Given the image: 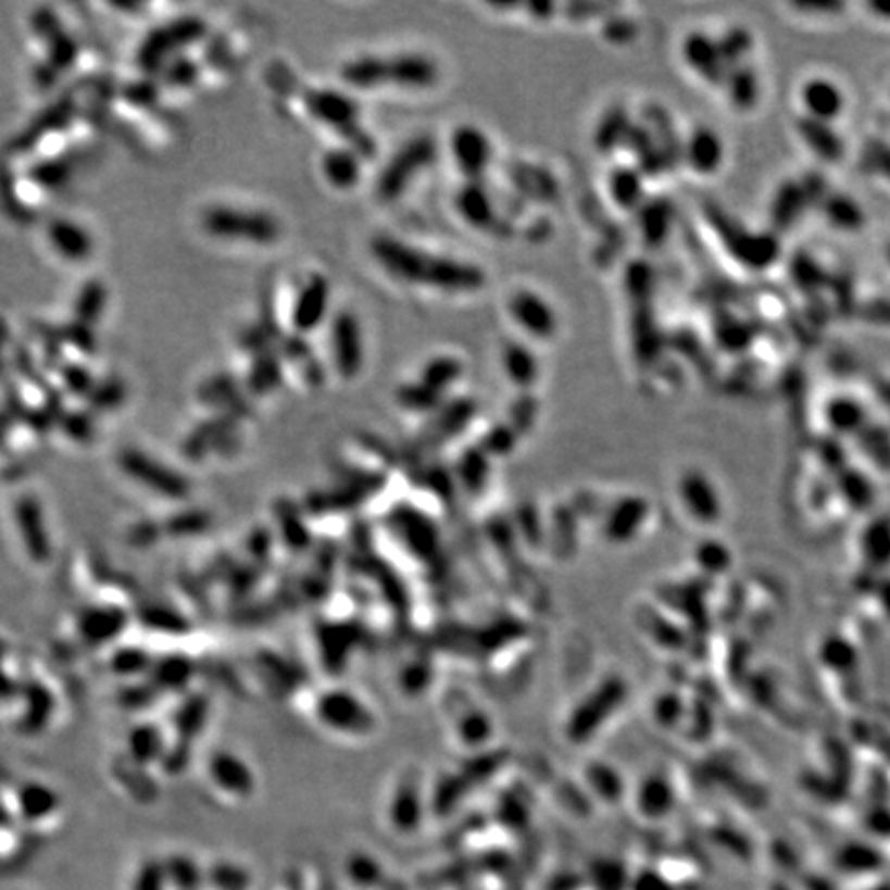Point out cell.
I'll use <instances>...</instances> for the list:
<instances>
[{
	"instance_id": "30bf717a",
	"label": "cell",
	"mask_w": 890,
	"mask_h": 890,
	"mask_svg": "<svg viewBox=\"0 0 890 890\" xmlns=\"http://www.w3.org/2000/svg\"><path fill=\"white\" fill-rule=\"evenodd\" d=\"M330 283L322 275H312L297 291L291 322L301 335L317 330L330 314Z\"/></svg>"
},
{
	"instance_id": "60d3db41",
	"label": "cell",
	"mask_w": 890,
	"mask_h": 890,
	"mask_svg": "<svg viewBox=\"0 0 890 890\" xmlns=\"http://www.w3.org/2000/svg\"><path fill=\"white\" fill-rule=\"evenodd\" d=\"M4 337H7V328H4V322L0 319V351H2V344H4Z\"/></svg>"
},
{
	"instance_id": "836d02e7",
	"label": "cell",
	"mask_w": 890,
	"mask_h": 890,
	"mask_svg": "<svg viewBox=\"0 0 890 890\" xmlns=\"http://www.w3.org/2000/svg\"><path fill=\"white\" fill-rule=\"evenodd\" d=\"M64 330H66V335H64L66 342H68L75 351H79L80 355H96L98 342H96V337H93V333H91L89 326H85V324H80V322L75 319V322L68 324Z\"/></svg>"
},
{
	"instance_id": "ab89813d",
	"label": "cell",
	"mask_w": 890,
	"mask_h": 890,
	"mask_svg": "<svg viewBox=\"0 0 890 890\" xmlns=\"http://www.w3.org/2000/svg\"><path fill=\"white\" fill-rule=\"evenodd\" d=\"M204 528L202 515L200 514H181L172 517L170 522V532L172 535H195Z\"/></svg>"
},
{
	"instance_id": "5b68a950",
	"label": "cell",
	"mask_w": 890,
	"mask_h": 890,
	"mask_svg": "<svg viewBox=\"0 0 890 890\" xmlns=\"http://www.w3.org/2000/svg\"><path fill=\"white\" fill-rule=\"evenodd\" d=\"M120 466L126 475L133 476L135 480L142 482L145 487H149L151 491L161 493L163 497H172V499H184L190 485L186 482L184 476L178 475L176 471L159 464L158 460H153L151 455L142 454L139 450H126L120 455Z\"/></svg>"
},
{
	"instance_id": "5bb4252c",
	"label": "cell",
	"mask_w": 890,
	"mask_h": 890,
	"mask_svg": "<svg viewBox=\"0 0 890 890\" xmlns=\"http://www.w3.org/2000/svg\"><path fill=\"white\" fill-rule=\"evenodd\" d=\"M48 239H50V243L54 246V250L59 252L60 256L73 260V262L87 260L93 252L91 236L77 223H73L68 218H54L48 225Z\"/></svg>"
},
{
	"instance_id": "4fadbf2b",
	"label": "cell",
	"mask_w": 890,
	"mask_h": 890,
	"mask_svg": "<svg viewBox=\"0 0 890 890\" xmlns=\"http://www.w3.org/2000/svg\"><path fill=\"white\" fill-rule=\"evenodd\" d=\"M455 211L475 229H493L497 209L493 198L480 181H466L455 195Z\"/></svg>"
},
{
	"instance_id": "e575fe53",
	"label": "cell",
	"mask_w": 890,
	"mask_h": 890,
	"mask_svg": "<svg viewBox=\"0 0 890 890\" xmlns=\"http://www.w3.org/2000/svg\"><path fill=\"white\" fill-rule=\"evenodd\" d=\"M211 882L218 890H243L248 887V876L236 866H217L211 870Z\"/></svg>"
},
{
	"instance_id": "f35d334b",
	"label": "cell",
	"mask_w": 890,
	"mask_h": 890,
	"mask_svg": "<svg viewBox=\"0 0 890 890\" xmlns=\"http://www.w3.org/2000/svg\"><path fill=\"white\" fill-rule=\"evenodd\" d=\"M275 381H277L275 361L264 359V363H258L256 367H254V372H252V377H250L252 388H256V390H268V388L275 386Z\"/></svg>"
},
{
	"instance_id": "7402d4cb",
	"label": "cell",
	"mask_w": 890,
	"mask_h": 890,
	"mask_svg": "<svg viewBox=\"0 0 890 890\" xmlns=\"http://www.w3.org/2000/svg\"><path fill=\"white\" fill-rule=\"evenodd\" d=\"M460 376H462V363L454 356L443 355L427 361L418 381H423L427 388H431L434 392L441 396L443 390L454 386Z\"/></svg>"
},
{
	"instance_id": "9c48e42d",
	"label": "cell",
	"mask_w": 890,
	"mask_h": 890,
	"mask_svg": "<svg viewBox=\"0 0 890 890\" xmlns=\"http://www.w3.org/2000/svg\"><path fill=\"white\" fill-rule=\"evenodd\" d=\"M330 338L338 374L347 379L359 376L365 363V342L359 319L351 312H340L333 319Z\"/></svg>"
},
{
	"instance_id": "8992f818",
	"label": "cell",
	"mask_w": 890,
	"mask_h": 890,
	"mask_svg": "<svg viewBox=\"0 0 890 890\" xmlns=\"http://www.w3.org/2000/svg\"><path fill=\"white\" fill-rule=\"evenodd\" d=\"M455 170L466 181H478L493 161V145L489 137L471 124L457 126L450 140Z\"/></svg>"
},
{
	"instance_id": "e0dca14e",
	"label": "cell",
	"mask_w": 890,
	"mask_h": 890,
	"mask_svg": "<svg viewBox=\"0 0 890 890\" xmlns=\"http://www.w3.org/2000/svg\"><path fill=\"white\" fill-rule=\"evenodd\" d=\"M211 775L218 786L229 790V793L248 795L254 788L252 773L234 754H225V752L215 754L211 761Z\"/></svg>"
},
{
	"instance_id": "7c38bea8",
	"label": "cell",
	"mask_w": 890,
	"mask_h": 890,
	"mask_svg": "<svg viewBox=\"0 0 890 890\" xmlns=\"http://www.w3.org/2000/svg\"><path fill=\"white\" fill-rule=\"evenodd\" d=\"M308 110L314 118L337 130H353L359 118V105L353 98L337 89H314L305 96Z\"/></svg>"
},
{
	"instance_id": "ba28073f",
	"label": "cell",
	"mask_w": 890,
	"mask_h": 890,
	"mask_svg": "<svg viewBox=\"0 0 890 890\" xmlns=\"http://www.w3.org/2000/svg\"><path fill=\"white\" fill-rule=\"evenodd\" d=\"M437 64L423 54H396L377 59V79L381 85L402 89H429L437 80Z\"/></svg>"
},
{
	"instance_id": "4316f807",
	"label": "cell",
	"mask_w": 890,
	"mask_h": 890,
	"mask_svg": "<svg viewBox=\"0 0 890 890\" xmlns=\"http://www.w3.org/2000/svg\"><path fill=\"white\" fill-rule=\"evenodd\" d=\"M161 752V736L153 728H137L130 734V754L135 761H153Z\"/></svg>"
},
{
	"instance_id": "9a60e30c",
	"label": "cell",
	"mask_w": 890,
	"mask_h": 890,
	"mask_svg": "<svg viewBox=\"0 0 890 890\" xmlns=\"http://www.w3.org/2000/svg\"><path fill=\"white\" fill-rule=\"evenodd\" d=\"M322 174L326 181L337 190H351L361 179V163L356 149H330L322 158Z\"/></svg>"
},
{
	"instance_id": "d6a6232c",
	"label": "cell",
	"mask_w": 890,
	"mask_h": 890,
	"mask_svg": "<svg viewBox=\"0 0 890 890\" xmlns=\"http://www.w3.org/2000/svg\"><path fill=\"white\" fill-rule=\"evenodd\" d=\"M122 96L126 99V103L139 108V110H147L153 108L158 103L159 89L153 80H137L133 85H128Z\"/></svg>"
},
{
	"instance_id": "3957f363",
	"label": "cell",
	"mask_w": 890,
	"mask_h": 890,
	"mask_svg": "<svg viewBox=\"0 0 890 890\" xmlns=\"http://www.w3.org/2000/svg\"><path fill=\"white\" fill-rule=\"evenodd\" d=\"M204 229L221 239L250 243H275L280 238V225L275 217L260 211H243L234 206H213L202 217Z\"/></svg>"
},
{
	"instance_id": "1f68e13d",
	"label": "cell",
	"mask_w": 890,
	"mask_h": 890,
	"mask_svg": "<svg viewBox=\"0 0 890 890\" xmlns=\"http://www.w3.org/2000/svg\"><path fill=\"white\" fill-rule=\"evenodd\" d=\"M60 377H62L64 388L71 394L89 396L91 390L96 388L93 376L83 365H64L62 372H60Z\"/></svg>"
},
{
	"instance_id": "8d00e7d4",
	"label": "cell",
	"mask_w": 890,
	"mask_h": 890,
	"mask_svg": "<svg viewBox=\"0 0 890 890\" xmlns=\"http://www.w3.org/2000/svg\"><path fill=\"white\" fill-rule=\"evenodd\" d=\"M60 423L64 427L62 431L66 436L77 439V441H87L93 436V423H91L89 416L83 415V413H66L60 418Z\"/></svg>"
},
{
	"instance_id": "ac0fdd59",
	"label": "cell",
	"mask_w": 890,
	"mask_h": 890,
	"mask_svg": "<svg viewBox=\"0 0 890 890\" xmlns=\"http://www.w3.org/2000/svg\"><path fill=\"white\" fill-rule=\"evenodd\" d=\"M503 369L510 377V381H514L515 386L519 388H530L538 377V361H536L535 353L530 349H526L519 342H512L505 344L503 349Z\"/></svg>"
},
{
	"instance_id": "484cf974",
	"label": "cell",
	"mask_w": 890,
	"mask_h": 890,
	"mask_svg": "<svg viewBox=\"0 0 890 890\" xmlns=\"http://www.w3.org/2000/svg\"><path fill=\"white\" fill-rule=\"evenodd\" d=\"M167 880L178 890H197L200 887V870L188 857H172L165 864Z\"/></svg>"
},
{
	"instance_id": "52a82bcc",
	"label": "cell",
	"mask_w": 890,
	"mask_h": 890,
	"mask_svg": "<svg viewBox=\"0 0 890 890\" xmlns=\"http://www.w3.org/2000/svg\"><path fill=\"white\" fill-rule=\"evenodd\" d=\"M507 310L515 324L536 340H551L559 330V317L553 305L535 291H515L510 297Z\"/></svg>"
},
{
	"instance_id": "6da1fadb",
	"label": "cell",
	"mask_w": 890,
	"mask_h": 890,
	"mask_svg": "<svg viewBox=\"0 0 890 890\" xmlns=\"http://www.w3.org/2000/svg\"><path fill=\"white\" fill-rule=\"evenodd\" d=\"M372 256L386 275L402 285L427 287L441 293H475L487 283L485 271L473 262L423 252L390 236L372 241Z\"/></svg>"
},
{
	"instance_id": "d6986e66",
	"label": "cell",
	"mask_w": 890,
	"mask_h": 890,
	"mask_svg": "<svg viewBox=\"0 0 890 890\" xmlns=\"http://www.w3.org/2000/svg\"><path fill=\"white\" fill-rule=\"evenodd\" d=\"M73 172H75L73 159L46 158L38 161L29 170V179H32V184L52 192V190H59L62 186H66L68 179L73 178Z\"/></svg>"
},
{
	"instance_id": "ffe728a7",
	"label": "cell",
	"mask_w": 890,
	"mask_h": 890,
	"mask_svg": "<svg viewBox=\"0 0 890 890\" xmlns=\"http://www.w3.org/2000/svg\"><path fill=\"white\" fill-rule=\"evenodd\" d=\"M105 303H108L105 285H103L101 280H98V278H91L89 283H85V285L80 287L79 297H77V301H75V316H77V322L91 328V326L103 316Z\"/></svg>"
},
{
	"instance_id": "d4e9b609",
	"label": "cell",
	"mask_w": 890,
	"mask_h": 890,
	"mask_svg": "<svg viewBox=\"0 0 890 890\" xmlns=\"http://www.w3.org/2000/svg\"><path fill=\"white\" fill-rule=\"evenodd\" d=\"M190 674H192V668H190L188 660L179 657V655L163 657L155 666V680L165 689L186 687L188 680H190Z\"/></svg>"
},
{
	"instance_id": "603a6c76",
	"label": "cell",
	"mask_w": 890,
	"mask_h": 890,
	"mask_svg": "<svg viewBox=\"0 0 890 890\" xmlns=\"http://www.w3.org/2000/svg\"><path fill=\"white\" fill-rule=\"evenodd\" d=\"M21 812L29 820H38L57 808V795L38 784H27L20 791Z\"/></svg>"
},
{
	"instance_id": "44dd1931",
	"label": "cell",
	"mask_w": 890,
	"mask_h": 890,
	"mask_svg": "<svg viewBox=\"0 0 890 890\" xmlns=\"http://www.w3.org/2000/svg\"><path fill=\"white\" fill-rule=\"evenodd\" d=\"M124 627V614L114 609H93L80 618V634L91 641L112 639Z\"/></svg>"
},
{
	"instance_id": "74e56055",
	"label": "cell",
	"mask_w": 890,
	"mask_h": 890,
	"mask_svg": "<svg viewBox=\"0 0 890 890\" xmlns=\"http://www.w3.org/2000/svg\"><path fill=\"white\" fill-rule=\"evenodd\" d=\"M149 660L145 653L139 650H124L114 657V668L120 674H137L142 673L147 668Z\"/></svg>"
},
{
	"instance_id": "cb8c5ba5",
	"label": "cell",
	"mask_w": 890,
	"mask_h": 890,
	"mask_svg": "<svg viewBox=\"0 0 890 890\" xmlns=\"http://www.w3.org/2000/svg\"><path fill=\"white\" fill-rule=\"evenodd\" d=\"M46 41H48L46 64H50L59 75L73 68V64L79 59V43L75 41V38H71L66 32L59 29Z\"/></svg>"
},
{
	"instance_id": "277c9868",
	"label": "cell",
	"mask_w": 890,
	"mask_h": 890,
	"mask_svg": "<svg viewBox=\"0 0 890 890\" xmlns=\"http://www.w3.org/2000/svg\"><path fill=\"white\" fill-rule=\"evenodd\" d=\"M204 36L206 23L200 17H181L170 21L167 25H161L140 43L137 54L140 68L147 73H155L178 48H186L195 41L202 40Z\"/></svg>"
},
{
	"instance_id": "83f0119b",
	"label": "cell",
	"mask_w": 890,
	"mask_h": 890,
	"mask_svg": "<svg viewBox=\"0 0 890 890\" xmlns=\"http://www.w3.org/2000/svg\"><path fill=\"white\" fill-rule=\"evenodd\" d=\"M198 77H200V66H198L195 60L188 59V57L174 60V62L165 68V83H167L170 87H176V89H188V87H192V85L197 83Z\"/></svg>"
},
{
	"instance_id": "f1b7e54d",
	"label": "cell",
	"mask_w": 890,
	"mask_h": 890,
	"mask_svg": "<svg viewBox=\"0 0 890 890\" xmlns=\"http://www.w3.org/2000/svg\"><path fill=\"white\" fill-rule=\"evenodd\" d=\"M441 396L434 392L431 388H427L423 381L416 384H409L400 390V402L413 411H427L434 409L439 402Z\"/></svg>"
},
{
	"instance_id": "7a4b0ae2",
	"label": "cell",
	"mask_w": 890,
	"mask_h": 890,
	"mask_svg": "<svg viewBox=\"0 0 890 890\" xmlns=\"http://www.w3.org/2000/svg\"><path fill=\"white\" fill-rule=\"evenodd\" d=\"M436 158L437 145L431 137L423 135L404 142L377 178V198L384 202L398 200L425 170L431 167Z\"/></svg>"
},
{
	"instance_id": "8fae6325",
	"label": "cell",
	"mask_w": 890,
	"mask_h": 890,
	"mask_svg": "<svg viewBox=\"0 0 890 890\" xmlns=\"http://www.w3.org/2000/svg\"><path fill=\"white\" fill-rule=\"evenodd\" d=\"M75 112H77L75 99L60 98L59 101H54L52 105H48V108L41 112L40 116L34 120V122L21 133L20 137L13 139L9 151H11L13 155L32 153L34 147H38L41 140L48 139L50 135H57L60 130H64V128L73 122V118H75Z\"/></svg>"
},
{
	"instance_id": "2e32d148",
	"label": "cell",
	"mask_w": 890,
	"mask_h": 890,
	"mask_svg": "<svg viewBox=\"0 0 890 890\" xmlns=\"http://www.w3.org/2000/svg\"><path fill=\"white\" fill-rule=\"evenodd\" d=\"M17 519H20L21 536L25 540V547L32 556H36L38 561H46L50 556V544H48V536L43 530V522H41L40 505L36 503V499H21L17 505Z\"/></svg>"
},
{
	"instance_id": "4dcf8cb0",
	"label": "cell",
	"mask_w": 890,
	"mask_h": 890,
	"mask_svg": "<svg viewBox=\"0 0 890 890\" xmlns=\"http://www.w3.org/2000/svg\"><path fill=\"white\" fill-rule=\"evenodd\" d=\"M124 394H126V392H124V386L120 384L118 379H108V381L96 386V388L91 390V394L87 396V398H89V404H91L93 409L108 411V409L118 406L120 402L124 400Z\"/></svg>"
},
{
	"instance_id": "f546056e",
	"label": "cell",
	"mask_w": 890,
	"mask_h": 890,
	"mask_svg": "<svg viewBox=\"0 0 890 890\" xmlns=\"http://www.w3.org/2000/svg\"><path fill=\"white\" fill-rule=\"evenodd\" d=\"M204 715H206L204 701L202 699H190L184 707H179L178 715H176V728L186 736H195L202 728Z\"/></svg>"
},
{
	"instance_id": "d590c367",
	"label": "cell",
	"mask_w": 890,
	"mask_h": 890,
	"mask_svg": "<svg viewBox=\"0 0 890 890\" xmlns=\"http://www.w3.org/2000/svg\"><path fill=\"white\" fill-rule=\"evenodd\" d=\"M167 882V874H165V864H158V862H147L140 868L139 876L135 880V890H163Z\"/></svg>"
},
{
	"instance_id": "b9f144b4",
	"label": "cell",
	"mask_w": 890,
	"mask_h": 890,
	"mask_svg": "<svg viewBox=\"0 0 890 890\" xmlns=\"http://www.w3.org/2000/svg\"><path fill=\"white\" fill-rule=\"evenodd\" d=\"M0 660H2V650H0Z\"/></svg>"
}]
</instances>
